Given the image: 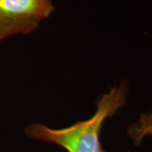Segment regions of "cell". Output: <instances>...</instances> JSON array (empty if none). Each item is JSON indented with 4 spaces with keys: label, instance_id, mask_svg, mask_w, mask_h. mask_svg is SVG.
I'll use <instances>...</instances> for the list:
<instances>
[{
    "label": "cell",
    "instance_id": "obj_4",
    "mask_svg": "<svg viewBox=\"0 0 152 152\" xmlns=\"http://www.w3.org/2000/svg\"><path fill=\"white\" fill-rule=\"evenodd\" d=\"M104 152H107V151H104Z\"/></svg>",
    "mask_w": 152,
    "mask_h": 152
},
{
    "label": "cell",
    "instance_id": "obj_3",
    "mask_svg": "<svg viewBox=\"0 0 152 152\" xmlns=\"http://www.w3.org/2000/svg\"><path fill=\"white\" fill-rule=\"evenodd\" d=\"M37 28L30 24L10 20L0 15V42L12 36L30 34Z\"/></svg>",
    "mask_w": 152,
    "mask_h": 152
},
{
    "label": "cell",
    "instance_id": "obj_1",
    "mask_svg": "<svg viewBox=\"0 0 152 152\" xmlns=\"http://www.w3.org/2000/svg\"><path fill=\"white\" fill-rule=\"evenodd\" d=\"M128 95L129 85L122 82L99 98L96 110L90 118L58 129L33 123L25 133L31 140L58 145L68 152H104L100 140L104 123L124 107Z\"/></svg>",
    "mask_w": 152,
    "mask_h": 152
},
{
    "label": "cell",
    "instance_id": "obj_2",
    "mask_svg": "<svg viewBox=\"0 0 152 152\" xmlns=\"http://www.w3.org/2000/svg\"><path fill=\"white\" fill-rule=\"evenodd\" d=\"M128 134L136 145H140L145 138L152 136V113L142 114L136 123L129 127Z\"/></svg>",
    "mask_w": 152,
    "mask_h": 152
}]
</instances>
